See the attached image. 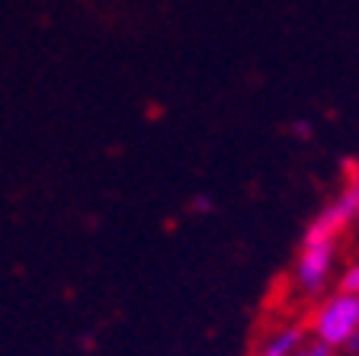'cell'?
Here are the masks:
<instances>
[{
  "mask_svg": "<svg viewBox=\"0 0 359 356\" xmlns=\"http://www.w3.org/2000/svg\"><path fill=\"white\" fill-rule=\"evenodd\" d=\"M337 289L340 292H350V296H359V260H350L340 276H337Z\"/></svg>",
  "mask_w": 359,
  "mask_h": 356,
  "instance_id": "5",
  "label": "cell"
},
{
  "mask_svg": "<svg viewBox=\"0 0 359 356\" xmlns=\"http://www.w3.org/2000/svg\"><path fill=\"white\" fill-rule=\"evenodd\" d=\"M346 190H350L359 202V161H353V167H350V183H346Z\"/></svg>",
  "mask_w": 359,
  "mask_h": 356,
  "instance_id": "7",
  "label": "cell"
},
{
  "mask_svg": "<svg viewBox=\"0 0 359 356\" xmlns=\"http://www.w3.org/2000/svg\"><path fill=\"white\" fill-rule=\"evenodd\" d=\"M356 212H359V202L350 190L337 196L330 206H324L318 216L308 222V235H324V237H340L350 225H356Z\"/></svg>",
  "mask_w": 359,
  "mask_h": 356,
  "instance_id": "3",
  "label": "cell"
},
{
  "mask_svg": "<svg viewBox=\"0 0 359 356\" xmlns=\"http://www.w3.org/2000/svg\"><path fill=\"white\" fill-rule=\"evenodd\" d=\"M308 334H311V341L324 343L330 350L359 353V296L340 289L327 292L311 312Z\"/></svg>",
  "mask_w": 359,
  "mask_h": 356,
  "instance_id": "1",
  "label": "cell"
},
{
  "mask_svg": "<svg viewBox=\"0 0 359 356\" xmlns=\"http://www.w3.org/2000/svg\"><path fill=\"white\" fill-rule=\"evenodd\" d=\"M302 347H305L302 327H279L266 337L257 356H302Z\"/></svg>",
  "mask_w": 359,
  "mask_h": 356,
  "instance_id": "4",
  "label": "cell"
},
{
  "mask_svg": "<svg viewBox=\"0 0 359 356\" xmlns=\"http://www.w3.org/2000/svg\"><path fill=\"white\" fill-rule=\"evenodd\" d=\"M356 356H359V353H356Z\"/></svg>",
  "mask_w": 359,
  "mask_h": 356,
  "instance_id": "9",
  "label": "cell"
},
{
  "mask_svg": "<svg viewBox=\"0 0 359 356\" xmlns=\"http://www.w3.org/2000/svg\"><path fill=\"white\" fill-rule=\"evenodd\" d=\"M356 225H359V212H356Z\"/></svg>",
  "mask_w": 359,
  "mask_h": 356,
  "instance_id": "8",
  "label": "cell"
},
{
  "mask_svg": "<svg viewBox=\"0 0 359 356\" xmlns=\"http://www.w3.org/2000/svg\"><path fill=\"white\" fill-rule=\"evenodd\" d=\"M334 267H337V237L308 235L305 231L299 257L292 263V286L302 296H321L330 286Z\"/></svg>",
  "mask_w": 359,
  "mask_h": 356,
  "instance_id": "2",
  "label": "cell"
},
{
  "mask_svg": "<svg viewBox=\"0 0 359 356\" xmlns=\"http://www.w3.org/2000/svg\"><path fill=\"white\" fill-rule=\"evenodd\" d=\"M302 356H337V350L324 347V343H318V341H308L305 347H302Z\"/></svg>",
  "mask_w": 359,
  "mask_h": 356,
  "instance_id": "6",
  "label": "cell"
}]
</instances>
